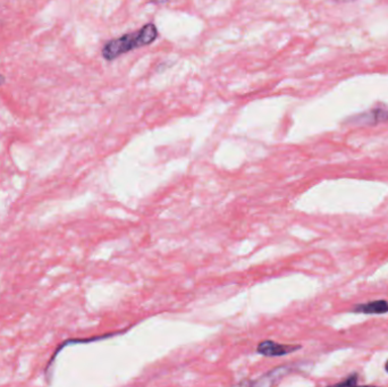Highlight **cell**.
Segmentation results:
<instances>
[{"label": "cell", "mask_w": 388, "mask_h": 387, "mask_svg": "<svg viewBox=\"0 0 388 387\" xmlns=\"http://www.w3.org/2000/svg\"><path fill=\"white\" fill-rule=\"evenodd\" d=\"M158 35L159 32L157 26L152 24V23H149V24H145L141 30L108 41L103 45L101 54L106 61H114V59L118 58L122 54L132 51V50L151 44L157 40Z\"/></svg>", "instance_id": "cell-1"}, {"label": "cell", "mask_w": 388, "mask_h": 387, "mask_svg": "<svg viewBox=\"0 0 388 387\" xmlns=\"http://www.w3.org/2000/svg\"><path fill=\"white\" fill-rule=\"evenodd\" d=\"M300 348V345H286L273 341H263L257 347V352L264 357H281L294 352Z\"/></svg>", "instance_id": "cell-2"}, {"label": "cell", "mask_w": 388, "mask_h": 387, "mask_svg": "<svg viewBox=\"0 0 388 387\" xmlns=\"http://www.w3.org/2000/svg\"><path fill=\"white\" fill-rule=\"evenodd\" d=\"M386 121H388V109H385L382 107L370 109V110L360 114V115H357L352 118L353 123H358V124H366V125H373V124H377V123H381Z\"/></svg>", "instance_id": "cell-3"}, {"label": "cell", "mask_w": 388, "mask_h": 387, "mask_svg": "<svg viewBox=\"0 0 388 387\" xmlns=\"http://www.w3.org/2000/svg\"><path fill=\"white\" fill-rule=\"evenodd\" d=\"M353 311L364 313V315H382V313L388 312V302L385 300H377V301L364 304H358L353 309Z\"/></svg>", "instance_id": "cell-4"}, {"label": "cell", "mask_w": 388, "mask_h": 387, "mask_svg": "<svg viewBox=\"0 0 388 387\" xmlns=\"http://www.w3.org/2000/svg\"><path fill=\"white\" fill-rule=\"evenodd\" d=\"M357 384H358V376L357 375L350 376L348 379H345L343 381H341V383H339V385H343V386H353V385H357Z\"/></svg>", "instance_id": "cell-5"}, {"label": "cell", "mask_w": 388, "mask_h": 387, "mask_svg": "<svg viewBox=\"0 0 388 387\" xmlns=\"http://www.w3.org/2000/svg\"><path fill=\"white\" fill-rule=\"evenodd\" d=\"M337 3H351V2H355V0H335Z\"/></svg>", "instance_id": "cell-6"}, {"label": "cell", "mask_w": 388, "mask_h": 387, "mask_svg": "<svg viewBox=\"0 0 388 387\" xmlns=\"http://www.w3.org/2000/svg\"><path fill=\"white\" fill-rule=\"evenodd\" d=\"M5 83V77L0 74V85H3Z\"/></svg>", "instance_id": "cell-7"}, {"label": "cell", "mask_w": 388, "mask_h": 387, "mask_svg": "<svg viewBox=\"0 0 388 387\" xmlns=\"http://www.w3.org/2000/svg\"><path fill=\"white\" fill-rule=\"evenodd\" d=\"M385 369H386V371L388 372V361L386 362V365H385Z\"/></svg>", "instance_id": "cell-8"}]
</instances>
